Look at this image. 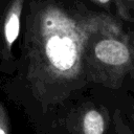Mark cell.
Instances as JSON below:
<instances>
[{"mask_svg":"<svg viewBox=\"0 0 134 134\" xmlns=\"http://www.w3.org/2000/svg\"><path fill=\"white\" fill-rule=\"evenodd\" d=\"M22 18L9 90L30 113L58 115L88 88L85 54L91 37L121 26L81 0H26Z\"/></svg>","mask_w":134,"mask_h":134,"instance_id":"6da1fadb","label":"cell"},{"mask_svg":"<svg viewBox=\"0 0 134 134\" xmlns=\"http://www.w3.org/2000/svg\"><path fill=\"white\" fill-rule=\"evenodd\" d=\"M121 29L100 30L87 46L85 62L89 83L118 88L122 80L134 71V53Z\"/></svg>","mask_w":134,"mask_h":134,"instance_id":"7a4b0ae2","label":"cell"},{"mask_svg":"<svg viewBox=\"0 0 134 134\" xmlns=\"http://www.w3.org/2000/svg\"><path fill=\"white\" fill-rule=\"evenodd\" d=\"M26 0H0V70L13 72L16 58L13 48L19 39Z\"/></svg>","mask_w":134,"mask_h":134,"instance_id":"3957f363","label":"cell"},{"mask_svg":"<svg viewBox=\"0 0 134 134\" xmlns=\"http://www.w3.org/2000/svg\"><path fill=\"white\" fill-rule=\"evenodd\" d=\"M65 121L71 134H105L108 125L106 110L92 103L70 110L65 116Z\"/></svg>","mask_w":134,"mask_h":134,"instance_id":"277c9868","label":"cell"},{"mask_svg":"<svg viewBox=\"0 0 134 134\" xmlns=\"http://www.w3.org/2000/svg\"><path fill=\"white\" fill-rule=\"evenodd\" d=\"M113 124H114V134H134L133 130H131L129 126L122 120L119 110H115L113 116Z\"/></svg>","mask_w":134,"mask_h":134,"instance_id":"5b68a950","label":"cell"},{"mask_svg":"<svg viewBox=\"0 0 134 134\" xmlns=\"http://www.w3.org/2000/svg\"><path fill=\"white\" fill-rule=\"evenodd\" d=\"M0 134H12L10 120L7 111L0 100Z\"/></svg>","mask_w":134,"mask_h":134,"instance_id":"8992f818","label":"cell"},{"mask_svg":"<svg viewBox=\"0 0 134 134\" xmlns=\"http://www.w3.org/2000/svg\"><path fill=\"white\" fill-rule=\"evenodd\" d=\"M92 2H94L95 4L97 5H100V6H107L111 3L112 0H91Z\"/></svg>","mask_w":134,"mask_h":134,"instance_id":"52a82bcc","label":"cell"},{"mask_svg":"<svg viewBox=\"0 0 134 134\" xmlns=\"http://www.w3.org/2000/svg\"><path fill=\"white\" fill-rule=\"evenodd\" d=\"M127 40H128V43H129V45H130V47H131V49L134 53V38L131 39L130 37H127Z\"/></svg>","mask_w":134,"mask_h":134,"instance_id":"ba28073f","label":"cell"},{"mask_svg":"<svg viewBox=\"0 0 134 134\" xmlns=\"http://www.w3.org/2000/svg\"><path fill=\"white\" fill-rule=\"evenodd\" d=\"M130 118H131V120H132V125H133V127H134V106L132 107V113L130 114Z\"/></svg>","mask_w":134,"mask_h":134,"instance_id":"9c48e42d","label":"cell"}]
</instances>
